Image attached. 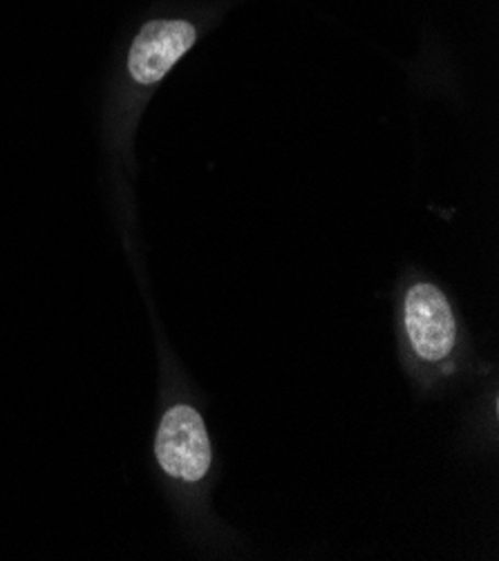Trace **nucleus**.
Wrapping results in <instances>:
<instances>
[{
	"label": "nucleus",
	"mask_w": 499,
	"mask_h": 561,
	"mask_svg": "<svg viewBox=\"0 0 499 561\" xmlns=\"http://www.w3.org/2000/svg\"><path fill=\"white\" fill-rule=\"evenodd\" d=\"M195 27L186 21H152L137 34L128 70L137 83L161 81L195 43Z\"/></svg>",
	"instance_id": "3"
},
{
	"label": "nucleus",
	"mask_w": 499,
	"mask_h": 561,
	"mask_svg": "<svg viewBox=\"0 0 499 561\" xmlns=\"http://www.w3.org/2000/svg\"><path fill=\"white\" fill-rule=\"evenodd\" d=\"M161 470L180 481L197 483L211 470V440L200 412L191 405H175L163 414L155 440Z\"/></svg>",
	"instance_id": "1"
},
{
	"label": "nucleus",
	"mask_w": 499,
	"mask_h": 561,
	"mask_svg": "<svg viewBox=\"0 0 499 561\" xmlns=\"http://www.w3.org/2000/svg\"><path fill=\"white\" fill-rule=\"evenodd\" d=\"M406 333L415 354L426 363H441L455 350L457 324L449 298L434 285H415L404 302Z\"/></svg>",
	"instance_id": "2"
}]
</instances>
